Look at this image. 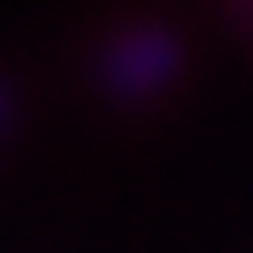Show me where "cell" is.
<instances>
[{
  "mask_svg": "<svg viewBox=\"0 0 253 253\" xmlns=\"http://www.w3.org/2000/svg\"><path fill=\"white\" fill-rule=\"evenodd\" d=\"M183 59L189 53H183V36L177 30H165V24H124V30H112L100 42L94 83L118 106H147V100H159V94L177 88Z\"/></svg>",
  "mask_w": 253,
  "mask_h": 253,
  "instance_id": "obj_1",
  "label": "cell"
},
{
  "mask_svg": "<svg viewBox=\"0 0 253 253\" xmlns=\"http://www.w3.org/2000/svg\"><path fill=\"white\" fill-rule=\"evenodd\" d=\"M12 124H18V88H12V77H0V141L12 135Z\"/></svg>",
  "mask_w": 253,
  "mask_h": 253,
  "instance_id": "obj_2",
  "label": "cell"
}]
</instances>
